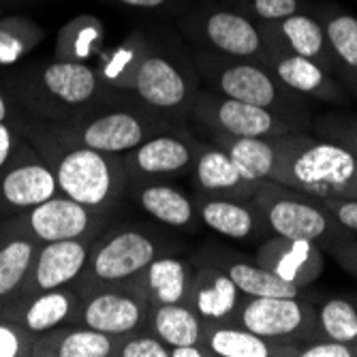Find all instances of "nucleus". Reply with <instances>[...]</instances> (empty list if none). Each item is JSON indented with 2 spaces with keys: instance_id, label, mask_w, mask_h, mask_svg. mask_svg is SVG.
Instances as JSON below:
<instances>
[{
  "instance_id": "nucleus-1",
  "label": "nucleus",
  "mask_w": 357,
  "mask_h": 357,
  "mask_svg": "<svg viewBox=\"0 0 357 357\" xmlns=\"http://www.w3.org/2000/svg\"><path fill=\"white\" fill-rule=\"evenodd\" d=\"M17 131L52 167L60 195L94 210H118L128 190L122 154L79 146L37 118L22 120Z\"/></svg>"
},
{
  "instance_id": "nucleus-2",
  "label": "nucleus",
  "mask_w": 357,
  "mask_h": 357,
  "mask_svg": "<svg viewBox=\"0 0 357 357\" xmlns=\"http://www.w3.org/2000/svg\"><path fill=\"white\" fill-rule=\"evenodd\" d=\"M5 88L30 118L47 122H67L107 101L114 92L92 64L58 58L15 73Z\"/></svg>"
},
{
  "instance_id": "nucleus-3",
  "label": "nucleus",
  "mask_w": 357,
  "mask_h": 357,
  "mask_svg": "<svg viewBox=\"0 0 357 357\" xmlns=\"http://www.w3.org/2000/svg\"><path fill=\"white\" fill-rule=\"evenodd\" d=\"M50 124L62 137L109 154H124L148 137L176 126L172 118L148 107L133 92L120 96V90H114L107 101L67 122Z\"/></svg>"
},
{
  "instance_id": "nucleus-4",
  "label": "nucleus",
  "mask_w": 357,
  "mask_h": 357,
  "mask_svg": "<svg viewBox=\"0 0 357 357\" xmlns=\"http://www.w3.org/2000/svg\"><path fill=\"white\" fill-rule=\"evenodd\" d=\"M172 240L156 227L126 222L107 227L92 242L88 264L73 289L79 298L94 291L120 287L122 282L137 276L156 257L169 255Z\"/></svg>"
},
{
  "instance_id": "nucleus-5",
  "label": "nucleus",
  "mask_w": 357,
  "mask_h": 357,
  "mask_svg": "<svg viewBox=\"0 0 357 357\" xmlns=\"http://www.w3.org/2000/svg\"><path fill=\"white\" fill-rule=\"evenodd\" d=\"M276 182L314 195L357 192V156L338 144L291 142L276 152Z\"/></svg>"
},
{
  "instance_id": "nucleus-6",
  "label": "nucleus",
  "mask_w": 357,
  "mask_h": 357,
  "mask_svg": "<svg viewBox=\"0 0 357 357\" xmlns=\"http://www.w3.org/2000/svg\"><path fill=\"white\" fill-rule=\"evenodd\" d=\"M114 214L116 212L88 208L58 192L56 197L17 214L15 218L30 238H35L39 244H45L101 236L112 225Z\"/></svg>"
},
{
  "instance_id": "nucleus-7",
  "label": "nucleus",
  "mask_w": 357,
  "mask_h": 357,
  "mask_svg": "<svg viewBox=\"0 0 357 357\" xmlns=\"http://www.w3.org/2000/svg\"><path fill=\"white\" fill-rule=\"evenodd\" d=\"M58 192L52 167L22 137L9 163L0 169V220L35 208Z\"/></svg>"
},
{
  "instance_id": "nucleus-8",
  "label": "nucleus",
  "mask_w": 357,
  "mask_h": 357,
  "mask_svg": "<svg viewBox=\"0 0 357 357\" xmlns=\"http://www.w3.org/2000/svg\"><path fill=\"white\" fill-rule=\"evenodd\" d=\"M197 150L199 142L178 126L156 133L122 154L128 184L158 182L182 176L192 169Z\"/></svg>"
},
{
  "instance_id": "nucleus-9",
  "label": "nucleus",
  "mask_w": 357,
  "mask_h": 357,
  "mask_svg": "<svg viewBox=\"0 0 357 357\" xmlns=\"http://www.w3.org/2000/svg\"><path fill=\"white\" fill-rule=\"evenodd\" d=\"M190 118L202 122L208 131L231 137H276L284 133V126L266 107L244 103L238 99H218L212 94H195L190 103Z\"/></svg>"
},
{
  "instance_id": "nucleus-10",
  "label": "nucleus",
  "mask_w": 357,
  "mask_h": 357,
  "mask_svg": "<svg viewBox=\"0 0 357 357\" xmlns=\"http://www.w3.org/2000/svg\"><path fill=\"white\" fill-rule=\"evenodd\" d=\"M148 107L172 118H188L192 92L186 73L174 60L152 50L146 52L131 90Z\"/></svg>"
},
{
  "instance_id": "nucleus-11",
  "label": "nucleus",
  "mask_w": 357,
  "mask_h": 357,
  "mask_svg": "<svg viewBox=\"0 0 357 357\" xmlns=\"http://www.w3.org/2000/svg\"><path fill=\"white\" fill-rule=\"evenodd\" d=\"M150 304L126 289L109 287L82 298L71 326H84L116 338L146 330Z\"/></svg>"
},
{
  "instance_id": "nucleus-12",
  "label": "nucleus",
  "mask_w": 357,
  "mask_h": 357,
  "mask_svg": "<svg viewBox=\"0 0 357 357\" xmlns=\"http://www.w3.org/2000/svg\"><path fill=\"white\" fill-rule=\"evenodd\" d=\"M92 242L94 238H75L41 244L35 257V264H32L13 302L43 294V291L73 287V282L79 278L88 264Z\"/></svg>"
},
{
  "instance_id": "nucleus-13",
  "label": "nucleus",
  "mask_w": 357,
  "mask_h": 357,
  "mask_svg": "<svg viewBox=\"0 0 357 357\" xmlns=\"http://www.w3.org/2000/svg\"><path fill=\"white\" fill-rule=\"evenodd\" d=\"M257 202L266 212V220L272 231L289 240L319 242L332 236L334 225L328 212L319 210L310 202H302L284 192H276L274 186L257 190Z\"/></svg>"
},
{
  "instance_id": "nucleus-14",
  "label": "nucleus",
  "mask_w": 357,
  "mask_h": 357,
  "mask_svg": "<svg viewBox=\"0 0 357 357\" xmlns=\"http://www.w3.org/2000/svg\"><path fill=\"white\" fill-rule=\"evenodd\" d=\"M82 298L73 287H60L30 296L0 308V317L17 323L30 334H43L60 326H71L79 310Z\"/></svg>"
},
{
  "instance_id": "nucleus-15",
  "label": "nucleus",
  "mask_w": 357,
  "mask_h": 357,
  "mask_svg": "<svg viewBox=\"0 0 357 357\" xmlns=\"http://www.w3.org/2000/svg\"><path fill=\"white\" fill-rule=\"evenodd\" d=\"M240 326L268 340L291 338L312 328V312L298 298H250L240 310Z\"/></svg>"
},
{
  "instance_id": "nucleus-16",
  "label": "nucleus",
  "mask_w": 357,
  "mask_h": 357,
  "mask_svg": "<svg viewBox=\"0 0 357 357\" xmlns=\"http://www.w3.org/2000/svg\"><path fill=\"white\" fill-rule=\"evenodd\" d=\"M192 272L188 261L169 252L156 257L137 276L122 282L118 289L131 291L148 304H186Z\"/></svg>"
},
{
  "instance_id": "nucleus-17",
  "label": "nucleus",
  "mask_w": 357,
  "mask_h": 357,
  "mask_svg": "<svg viewBox=\"0 0 357 357\" xmlns=\"http://www.w3.org/2000/svg\"><path fill=\"white\" fill-rule=\"evenodd\" d=\"M118 340L84 326H60L37 334L30 357H116Z\"/></svg>"
},
{
  "instance_id": "nucleus-18",
  "label": "nucleus",
  "mask_w": 357,
  "mask_h": 357,
  "mask_svg": "<svg viewBox=\"0 0 357 357\" xmlns=\"http://www.w3.org/2000/svg\"><path fill=\"white\" fill-rule=\"evenodd\" d=\"M257 264L300 287L312 282L323 268L321 255L314 248V242L289 240L280 236L270 240L257 252Z\"/></svg>"
},
{
  "instance_id": "nucleus-19",
  "label": "nucleus",
  "mask_w": 357,
  "mask_h": 357,
  "mask_svg": "<svg viewBox=\"0 0 357 357\" xmlns=\"http://www.w3.org/2000/svg\"><path fill=\"white\" fill-rule=\"evenodd\" d=\"M5 220L7 231L0 238V308H5L17 298L41 246L22 229L15 216Z\"/></svg>"
},
{
  "instance_id": "nucleus-20",
  "label": "nucleus",
  "mask_w": 357,
  "mask_h": 357,
  "mask_svg": "<svg viewBox=\"0 0 357 357\" xmlns=\"http://www.w3.org/2000/svg\"><path fill=\"white\" fill-rule=\"evenodd\" d=\"M240 302V289L218 268H199L192 272L186 304L204 321H229Z\"/></svg>"
},
{
  "instance_id": "nucleus-21",
  "label": "nucleus",
  "mask_w": 357,
  "mask_h": 357,
  "mask_svg": "<svg viewBox=\"0 0 357 357\" xmlns=\"http://www.w3.org/2000/svg\"><path fill=\"white\" fill-rule=\"evenodd\" d=\"M128 186H135V202L142 206V210L169 229H188L197 220L192 199L165 180L135 182Z\"/></svg>"
},
{
  "instance_id": "nucleus-22",
  "label": "nucleus",
  "mask_w": 357,
  "mask_h": 357,
  "mask_svg": "<svg viewBox=\"0 0 357 357\" xmlns=\"http://www.w3.org/2000/svg\"><path fill=\"white\" fill-rule=\"evenodd\" d=\"M192 204L197 218L225 238L246 240L257 229V214L236 199L222 197V195L202 192L197 197H192Z\"/></svg>"
},
{
  "instance_id": "nucleus-23",
  "label": "nucleus",
  "mask_w": 357,
  "mask_h": 357,
  "mask_svg": "<svg viewBox=\"0 0 357 357\" xmlns=\"http://www.w3.org/2000/svg\"><path fill=\"white\" fill-rule=\"evenodd\" d=\"M146 330L169 347L204 344L206 321L188 304H150Z\"/></svg>"
},
{
  "instance_id": "nucleus-24",
  "label": "nucleus",
  "mask_w": 357,
  "mask_h": 357,
  "mask_svg": "<svg viewBox=\"0 0 357 357\" xmlns=\"http://www.w3.org/2000/svg\"><path fill=\"white\" fill-rule=\"evenodd\" d=\"M192 172H195V178H197V186L202 188V192L222 195V197H227L229 192L244 195L257 184V182H248L240 174L231 156L225 150L204 146V144H199L197 156H195V163H192Z\"/></svg>"
},
{
  "instance_id": "nucleus-25",
  "label": "nucleus",
  "mask_w": 357,
  "mask_h": 357,
  "mask_svg": "<svg viewBox=\"0 0 357 357\" xmlns=\"http://www.w3.org/2000/svg\"><path fill=\"white\" fill-rule=\"evenodd\" d=\"M214 84L229 99L252 103L266 109H270L278 99L274 79L255 64H227L216 73Z\"/></svg>"
},
{
  "instance_id": "nucleus-26",
  "label": "nucleus",
  "mask_w": 357,
  "mask_h": 357,
  "mask_svg": "<svg viewBox=\"0 0 357 357\" xmlns=\"http://www.w3.org/2000/svg\"><path fill=\"white\" fill-rule=\"evenodd\" d=\"M206 39L222 54L246 58L255 56L261 47L257 28L242 15L229 11H216L204 22Z\"/></svg>"
},
{
  "instance_id": "nucleus-27",
  "label": "nucleus",
  "mask_w": 357,
  "mask_h": 357,
  "mask_svg": "<svg viewBox=\"0 0 357 357\" xmlns=\"http://www.w3.org/2000/svg\"><path fill=\"white\" fill-rule=\"evenodd\" d=\"M216 133V131H212ZM218 148L231 156L236 167L248 182H261L270 178L276 165L278 146L264 137H231L216 133Z\"/></svg>"
},
{
  "instance_id": "nucleus-28",
  "label": "nucleus",
  "mask_w": 357,
  "mask_h": 357,
  "mask_svg": "<svg viewBox=\"0 0 357 357\" xmlns=\"http://www.w3.org/2000/svg\"><path fill=\"white\" fill-rule=\"evenodd\" d=\"M148 50H150L148 41L135 32V35H131L116 50L103 52L99 56V67H94V69L107 88L120 90V92H131L137 69Z\"/></svg>"
},
{
  "instance_id": "nucleus-29",
  "label": "nucleus",
  "mask_w": 357,
  "mask_h": 357,
  "mask_svg": "<svg viewBox=\"0 0 357 357\" xmlns=\"http://www.w3.org/2000/svg\"><path fill=\"white\" fill-rule=\"evenodd\" d=\"M204 347L210 355L218 357H270L276 355V349L268 338L257 336L246 328H229L222 323L206 321Z\"/></svg>"
},
{
  "instance_id": "nucleus-30",
  "label": "nucleus",
  "mask_w": 357,
  "mask_h": 357,
  "mask_svg": "<svg viewBox=\"0 0 357 357\" xmlns=\"http://www.w3.org/2000/svg\"><path fill=\"white\" fill-rule=\"evenodd\" d=\"M222 272L236 282L240 294L248 298H298L300 296V284L280 278L278 274L259 264L231 261L222 268Z\"/></svg>"
},
{
  "instance_id": "nucleus-31",
  "label": "nucleus",
  "mask_w": 357,
  "mask_h": 357,
  "mask_svg": "<svg viewBox=\"0 0 357 357\" xmlns=\"http://www.w3.org/2000/svg\"><path fill=\"white\" fill-rule=\"evenodd\" d=\"M105 30L99 20L82 15L64 24L56 39V58L58 60H77L90 62L92 56H101V43Z\"/></svg>"
},
{
  "instance_id": "nucleus-32",
  "label": "nucleus",
  "mask_w": 357,
  "mask_h": 357,
  "mask_svg": "<svg viewBox=\"0 0 357 357\" xmlns=\"http://www.w3.org/2000/svg\"><path fill=\"white\" fill-rule=\"evenodd\" d=\"M45 37L39 24L20 15L0 17V67H13Z\"/></svg>"
},
{
  "instance_id": "nucleus-33",
  "label": "nucleus",
  "mask_w": 357,
  "mask_h": 357,
  "mask_svg": "<svg viewBox=\"0 0 357 357\" xmlns=\"http://www.w3.org/2000/svg\"><path fill=\"white\" fill-rule=\"evenodd\" d=\"M319 326L330 340L353 344L357 340V306L344 298H334L319 310Z\"/></svg>"
},
{
  "instance_id": "nucleus-34",
  "label": "nucleus",
  "mask_w": 357,
  "mask_h": 357,
  "mask_svg": "<svg viewBox=\"0 0 357 357\" xmlns=\"http://www.w3.org/2000/svg\"><path fill=\"white\" fill-rule=\"evenodd\" d=\"M280 30L284 39L289 41V45L294 47V52L298 56H304V58H319L321 52H323V45H326V37H323V28L310 20L308 15H289L282 20L280 24Z\"/></svg>"
},
{
  "instance_id": "nucleus-35",
  "label": "nucleus",
  "mask_w": 357,
  "mask_h": 357,
  "mask_svg": "<svg viewBox=\"0 0 357 357\" xmlns=\"http://www.w3.org/2000/svg\"><path fill=\"white\" fill-rule=\"evenodd\" d=\"M276 73L282 79V84H287L289 88H294L298 92H306V94L319 92L323 86H326V79H328L317 62H312L310 58L298 56V54L278 60Z\"/></svg>"
},
{
  "instance_id": "nucleus-36",
  "label": "nucleus",
  "mask_w": 357,
  "mask_h": 357,
  "mask_svg": "<svg viewBox=\"0 0 357 357\" xmlns=\"http://www.w3.org/2000/svg\"><path fill=\"white\" fill-rule=\"evenodd\" d=\"M328 39L338 58L357 69V20L351 15H338L328 24Z\"/></svg>"
},
{
  "instance_id": "nucleus-37",
  "label": "nucleus",
  "mask_w": 357,
  "mask_h": 357,
  "mask_svg": "<svg viewBox=\"0 0 357 357\" xmlns=\"http://www.w3.org/2000/svg\"><path fill=\"white\" fill-rule=\"evenodd\" d=\"M116 357H172V347L152 332L139 330L118 340Z\"/></svg>"
},
{
  "instance_id": "nucleus-38",
  "label": "nucleus",
  "mask_w": 357,
  "mask_h": 357,
  "mask_svg": "<svg viewBox=\"0 0 357 357\" xmlns=\"http://www.w3.org/2000/svg\"><path fill=\"white\" fill-rule=\"evenodd\" d=\"M37 334L0 317V357H30V347Z\"/></svg>"
},
{
  "instance_id": "nucleus-39",
  "label": "nucleus",
  "mask_w": 357,
  "mask_h": 357,
  "mask_svg": "<svg viewBox=\"0 0 357 357\" xmlns=\"http://www.w3.org/2000/svg\"><path fill=\"white\" fill-rule=\"evenodd\" d=\"M252 9L264 20H284L298 11V0H252Z\"/></svg>"
},
{
  "instance_id": "nucleus-40",
  "label": "nucleus",
  "mask_w": 357,
  "mask_h": 357,
  "mask_svg": "<svg viewBox=\"0 0 357 357\" xmlns=\"http://www.w3.org/2000/svg\"><path fill=\"white\" fill-rule=\"evenodd\" d=\"M302 357H351L355 355V349L347 342L330 340V342H314L300 351Z\"/></svg>"
},
{
  "instance_id": "nucleus-41",
  "label": "nucleus",
  "mask_w": 357,
  "mask_h": 357,
  "mask_svg": "<svg viewBox=\"0 0 357 357\" xmlns=\"http://www.w3.org/2000/svg\"><path fill=\"white\" fill-rule=\"evenodd\" d=\"M323 204H328L332 210L334 218L344 227V229L357 231V199L351 202H334V199H323Z\"/></svg>"
},
{
  "instance_id": "nucleus-42",
  "label": "nucleus",
  "mask_w": 357,
  "mask_h": 357,
  "mask_svg": "<svg viewBox=\"0 0 357 357\" xmlns=\"http://www.w3.org/2000/svg\"><path fill=\"white\" fill-rule=\"evenodd\" d=\"M20 142H22L20 131H15L9 122H0V169L9 163V158L17 150Z\"/></svg>"
},
{
  "instance_id": "nucleus-43",
  "label": "nucleus",
  "mask_w": 357,
  "mask_h": 357,
  "mask_svg": "<svg viewBox=\"0 0 357 357\" xmlns=\"http://www.w3.org/2000/svg\"><path fill=\"white\" fill-rule=\"evenodd\" d=\"M208 349L204 344H180L172 347V357H208Z\"/></svg>"
},
{
  "instance_id": "nucleus-44",
  "label": "nucleus",
  "mask_w": 357,
  "mask_h": 357,
  "mask_svg": "<svg viewBox=\"0 0 357 357\" xmlns=\"http://www.w3.org/2000/svg\"><path fill=\"white\" fill-rule=\"evenodd\" d=\"M118 5L131 7V9H160L167 5L169 0H116Z\"/></svg>"
},
{
  "instance_id": "nucleus-45",
  "label": "nucleus",
  "mask_w": 357,
  "mask_h": 357,
  "mask_svg": "<svg viewBox=\"0 0 357 357\" xmlns=\"http://www.w3.org/2000/svg\"><path fill=\"white\" fill-rule=\"evenodd\" d=\"M11 118V103L7 88H0V122H9Z\"/></svg>"
},
{
  "instance_id": "nucleus-46",
  "label": "nucleus",
  "mask_w": 357,
  "mask_h": 357,
  "mask_svg": "<svg viewBox=\"0 0 357 357\" xmlns=\"http://www.w3.org/2000/svg\"><path fill=\"white\" fill-rule=\"evenodd\" d=\"M351 264H353V268H357V248L351 250Z\"/></svg>"
},
{
  "instance_id": "nucleus-47",
  "label": "nucleus",
  "mask_w": 357,
  "mask_h": 357,
  "mask_svg": "<svg viewBox=\"0 0 357 357\" xmlns=\"http://www.w3.org/2000/svg\"><path fill=\"white\" fill-rule=\"evenodd\" d=\"M5 231H7V220H0V238L5 236Z\"/></svg>"
},
{
  "instance_id": "nucleus-48",
  "label": "nucleus",
  "mask_w": 357,
  "mask_h": 357,
  "mask_svg": "<svg viewBox=\"0 0 357 357\" xmlns=\"http://www.w3.org/2000/svg\"><path fill=\"white\" fill-rule=\"evenodd\" d=\"M355 355H357V347H355Z\"/></svg>"
},
{
  "instance_id": "nucleus-49",
  "label": "nucleus",
  "mask_w": 357,
  "mask_h": 357,
  "mask_svg": "<svg viewBox=\"0 0 357 357\" xmlns=\"http://www.w3.org/2000/svg\"><path fill=\"white\" fill-rule=\"evenodd\" d=\"M355 150H357V142H355Z\"/></svg>"
}]
</instances>
